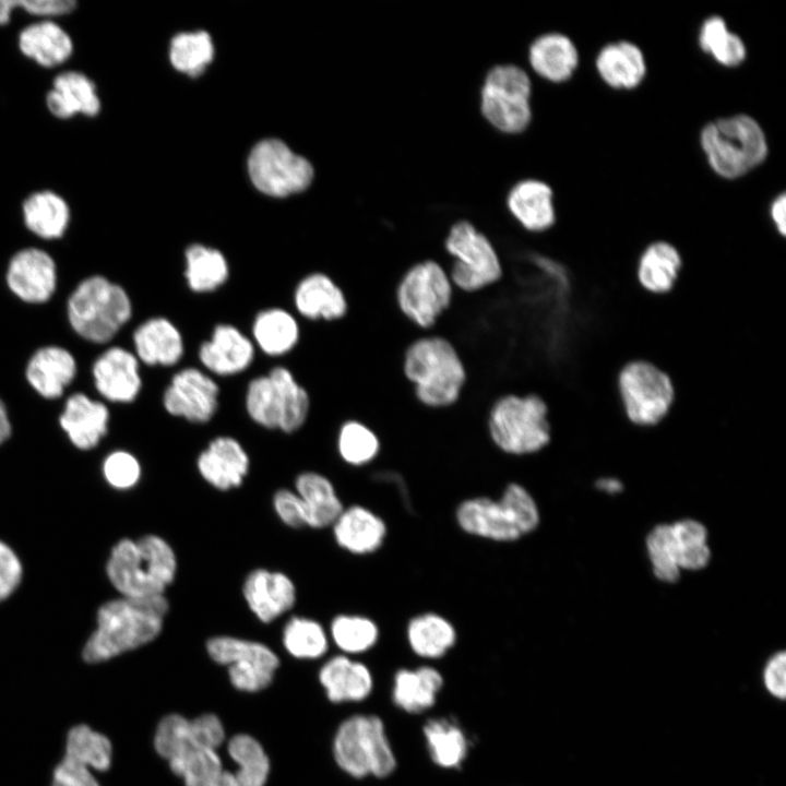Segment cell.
Segmentation results:
<instances>
[{
    "label": "cell",
    "instance_id": "30bf717a",
    "mask_svg": "<svg viewBox=\"0 0 786 786\" xmlns=\"http://www.w3.org/2000/svg\"><path fill=\"white\" fill-rule=\"evenodd\" d=\"M443 247L452 259L446 273L455 289L474 294L501 281L503 266L496 246L471 222H455Z\"/></svg>",
    "mask_w": 786,
    "mask_h": 786
},
{
    "label": "cell",
    "instance_id": "f907efd6",
    "mask_svg": "<svg viewBox=\"0 0 786 786\" xmlns=\"http://www.w3.org/2000/svg\"><path fill=\"white\" fill-rule=\"evenodd\" d=\"M246 408L250 418L261 427L279 429L281 397L278 389L271 378L264 374L252 379L247 389Z\"/></svg>",
    "mask_w": 786,
    "mask_h": 786
},
{
    "label": "cell",
    "instance_id": "9c48e42d",
    "mask_svg": "<svg viewBox=\"0 0 786 786\" xmlns=\"http://www.w3.org/2000/svg\"><path fill=\"white\" fill-rule=\"evenodd\" d=\"M132 315L127 291L103 276H92L79 284L68 301V317L73 330L94 343L111 340Z\"/></svg>",
    "mask_w": 786,
    "mask_h": 786
},
{
    "label": "cell",
    "instance_id": "b9f144b4",
    "mask_svg": "<svg viewBox=\"0 0 786 786\" xmlns=\"http://www.w3.org/2000/svg\"><path fill=\"white\" fill-rule=\"evenodd\" d=\"M252 334L262 352L269 356H281L298 343L299 325L288 311L270 308L257 314Z\"/></svg>",
    "mask_w": 786,
    "mask_h": 786
},
{
    "label": "cell",
    "instance_id": "484cf974",
    "mask_svg": "<svg viewBox=\"0 0 786 786\" xmlns=\"http://www.w3.org/2000/svg\"><path fill=\"white\" fill-rule=\"evenodd\" d=\"M595 69L610 88L631 91L639 87L647 74V61L641 47L627 39L605 44L595 57Z\"/></svg>",
    "mask_w": 786,
    "mask_h": 786
},
{
    "label": "cell",
    "instance_id": "ac0fdd59",
    "mask_svg": "<svg viewBox=\"0 0 786 786\" xmlns=\"http://www.w3.org/2000/svg\"><path fill=\"white\" fill-rule=\"evenodd\" d=\"M242 596L260 622L271 623L294 608L297 588L286 573L257 568L245 577Z\"/></svg>",
    "mask_w": 786,
    "mask_h": 786
},
{
    "label": "cell",
    "instance_id": "8fae6325",
    "mask_svg": "<svg viewBox=\"0 0 786 786\" xmlns=\"http://www.w3.org/2000/svg\"><path fill=\"white\" fill-rule=\"evenodd\" d=\"M618 398L629 424L653 428L668 416L676 389L669 374L651 361L631 360L622 366L616 379Z\"/></svg>",
    "mask_w": 786,
    "mask_h": 786
},
{
    "label": "cell",
    "instance_id": "f5cc1de1",
    "mask_svg": "<svg viewBox=\"0 0 786 786\" xmlns=\"http://www.w3.org/2000/svg\"><path fill=\"white\" fill-rule=\"evenodd\" d=\"M274 512L283 524L298 529L307 526L303 503L294 489L279 488L272 498Z\"/></svg>",
    "mask_w": 786,
    "mask_h": 786
},
{
    "label": "cell",
    "instance_id": "4316f807",
    "mask_svg": "<svg viewBox=\"0 0 786 786\" xmlns=\"http://www.w3.org/2000/svg\"><path fill=\"white\" fill-rule=\"evenodd\" d=\"M201 364L217 376H233L246 370L254 359V346L249 337L230 324L214 327L211 340L199 349Z\"/></svg>",
    "mask_w": 786,
    "mask_h": 786
},
{
    "label": "cell",
    "instance_id": "94428289",
    "mask_svg": "<svg viewBox=\"0 0 786 786\" xmlns=\"http://www.w3.org/2000/svg\"><path fill=\"white\" fill-rule=\"evenodd\" d=\"M597 487L609 493H616L622 489L621 483L616 478H602L597 483Z\"/></svg>",
    "mask_w": 786,
    "mask_h": 786
},
{
    "label": "cell",
    "instance_id": "836d02e7",
    "mask_svg": "<svg viewBox=\"0 0 786 786\" xmlns=\"http://www.w3.org/2000/svg\"><path fill=\"white\" fill-rule=\"evenodd\" d=\"M136 358L146 365H176L184 353L183 338L176 325L166 318H152L133 333Z\"/></svg>",
    "mask_w": 786,
    "mask_h": 786
},
{
    "label": "cell",
    "instance_id": "4fadbf2b",
    "mask_svg": "<svg viewBox=\"0 0 786 786\" xmlns=\"http://www.w3.org/2000/svg\"><path fill=\"white\" fill-rule=\"evenodd\" d=\"M532 82L515 64H498L486 74L480 108L487 121L504 133L524 131L532 120Z\"/></svg>",
    "mask_w": 786,
    "mask_h": 786
},
{
    "label": "cell",
    "instance_id": "9a60e30c",
    "mask_svg": "<svg viewBox=\"0 0 786 786\" xmlns=\"http://www.w3.org/2000/svg\"><path fill=\"white\" fill-rule=\"evenodd\" d=\"M210 658L227 667L233 687L243 692L267 688L279 667L277 654L266 644L233 635H216L206 641Z\"/></svg>",
    "mask_w": 786,
    "mask_h": 786
},
{
    "label": "cell",
    "instance_id": "74e56055",
    "mask_svg": "<svg viewBox=\"0 0 786 786\" xmlns=\"http://www.w3.org/2000/svg\"><path fill=\"white\" fill-rule=\"evenodd\" d=\"M406 640L413 654L428 660L444 657L457 640L456 629L437 612L413 617L406 627Z\"/></svg>",
    "mask_w": 786,
    "mask_h": 786
},
{
    "label": "cell",
    "instance_id": "44dd1931",
    "mask_svg": "<svg viewBox=\"0 0 786 786\" xmlns=\"http://www.w3.org/2000/svg\"><path fill=\"white\" fill-rule=\"evenodd\" d=\"M56 282L55 262L44 250L23 249L10 261L7 272L8 286L26 302L47 301L55 291Z\"/></svg>",
    "mask_w": 786,
    "mask_h": 786
},
{
    "label": "cell",
    "instance_id": "d4e9b609",
    "mask_svg": "<svg viewBox=\"0 0 786 786\" xmlns=\"http://www.w3.org/2000/svg\"><path fill=\"white\" fill-rule=\"evenodd\" d=\"M93 377L97 391L110 402L134 401L142 385L136 356L122 347L103 353L93 366Z\"/></svg>",
    "mask_w": 786,
    "mask_h": 786
},
{
    "label": "cell",
    "instance_id": "91938a15",
    "mask_svg": "<svg viewBox=\"0 0 786 786\" xmlns=\"http://www.w3.org/2000/svg\"><path fill=\"white\" fill-rule=\"evenodd\" d=\"M11 434V424L3 402L0 400V444Z\"/></svg>",
    "mask_w": 786,
    "mask_h": 786
},
{
    "label": "cell",
    "instance_id": "cb8c5ba5",
    "mask_svg": "<svg viewBox=\"0 0 786 786\" xmlns=\"http://www.w3.org/2000/svg\"><path fill=\"white\" fill-rule=\"evenodd\" d=\"M683 269V257L678 247L659 238L647 242L635 263V279L639 287L654 296L672 291Z\"/></svg>",
    "mask_w": 786,
    "mask_h": 786
},
{
    "label": "cell",
    "instance_id": "8992f818",
    "mask_svg": "<svg viewBox=\"0 0 786 786\" xmlns=\"http://www.w3.org/2000/svg\"><path fill=\"white\" fill-rule=\"evenodd\" d=\"M458 526L467 534L493 541H515L539 525L538 505L517 483L509 484L499 499L475 497L455 511Z\"/></svg>",
    "mask_w": 786,
    "mask_h": 786
},
{
    "label": "cell",
    "instance_id": "83f0119b",
    "mask_svg": "<svg viewBox=\"0 0 786 786\" xmlns=\"http://www.w3.org/2000/svg\"><path fill=\"white\" fill-rule=\"evenodd\" d=\"M507 205L515 221L528 233H546L556 224L553 192L541 180L525 179L515 183L509 191Z\"/></svg>",
    "mask_w": 786,
    "mask_h": 786
},
{
    "label": "cell",
    "instance_id": "60d3db41",
    "mask_svg": "<svg viewBox=\"0 0 786 786\" xmlns=\"http://www.w3.org/2000/svg\"><path fill=\"white\" fill-rule=\"evenodd\" d=\"M22 211L26 227L46 239L61 237L70 221L67 202L52 191L31 194L24 201Z\"/></svg>",
    "mask_w": 786,
    "mask_h": 786
},
{
    "label": "cell",
    "instance_id": "7402d4cb",
    "mask_svg": "<svg viewBox=\"0 0 786 786\" xmlns=\"http://www.w3.org/2000/svg\"><path fill=\"white\" fill-rule=\"evenodd\" d=\"M319 682L331 703H360L374 690V677L364 662L338 654L329 658L319 670Z\"/></svg>",
    "mask_w": 786,
    "mask_h": 786
},
{
    "label": "cell",
    "instance_id": "7dc6e473",
    "mask_svg": "<svg viewBox=\"0 0 786 786\" xmlns=\"http://www.w3.org/2000/svg\"><path fill=\"white\" fill-rule=\"evenodd\" d=\"M336 449L346 464L362 466L373 462L382 448L374 430L359 420L347 419L338 429Z\"/></svg>",
    "mask_w": 786,
    "mask_h": 786
},
{
    "label": "cell",
    "instance_id": "d6a6232c",
    "mask_svg": "<svg viewBox=\"0 0 786 786\" xmlns=\"http://www.w3.org/2000/svg\"><path fill=\"white\" fill-rule=\"evenodd\" d=\"M227 751L234 770H222L211 786H265L270 775V759L262 745L248 734H237L228 740Z\"/></svg>",
    "mask_w": 786,
    "mask_h": 786
},
{
    "label": "cell",
    "instance_id": "ab89813d",
    "mask_svg": "<svg viewBox=\"0 0 786 786\" xmlns=\"http://www.w3.org/2000/svg\"><path fill=\"white\" fill-rule=\"evenodd\" d=\"M700 49L724 68L741 66L748 55L740 35L733 32L726 20L717 14L705 17L698 32Z\"/></svg>",
    "mask_w": 786,
    "mask_h": 786
},
{
    "label": "cell",
    "instance_id": "1f68e13d",
    "mask_svg": "<svg viewBox=\"0 0 786 786\" xmlns=\"http://www.w3.org/2000/svg\"><path fill=\"white\" fill-rule=\"evenodd\" d=\"M528 61L540 78L551 83H563L577 70L580 53L568 35L549 32L532 41L528 48Z\"/></svg>",
    "mask_w": 786,
    "mask_h": 786
},
{
    "label": "cell",
    "instance_id": "c3c4849f",
    "mask_svg": "<svg viewBox=\"0 0 786 786\" xmlns=\"http://www.w3.org/2000/svg\"><path fill=\"white\" fill-rule=\"evenodd\" d=\"M269 374L274 380L281 396L282 417L279 430L285 433L295 432L305 424L308 417L310 408L309 394L285 367L277 366Z\"/></svg>",
    "mask_w": 786,
    "mask_h": 786
},
{
    "label": "cell",
    "instance_id": "5b68a950",
    "mask_svg": "<svg viewBox=\"0 0 786 786\" xmlns=\"http://www.w3.org/2000/svg\"><path fill=\"white\" fill-rule=\"evenodd\" d=\"M332 754L341 771L355 779L384 781L398 767L388 726L376 713H357L343 719L333 737Z\"/></svg>",
    "mask_w": 786,
    "mask_h": 786
},
{
    "label": "cell",
    "instance_id": "816d5d0a",
    "mask_svg": "<svg viewBox=\"0 0 786 786\" xmlns=\"http://www.w3.org/2000/svg\"><path fill=\"white\" fill-rule=\"evenodd\" d=\"M102 474L105 481L116 490H129L141 480L140 461L130 452L117 450L109 453L103 464Z\"/></svg>",
    "mask_w": 786,
    "mask_h": 786
},
{
    "label": "cell",
    "instance_id": "680465c9",
    "mask_svg": "<svg viewBox=\"0 0 786 786\" xmlns=\"http://www.w3.org/2000/svg\"><path fill=\"white\" fill-rule=\"evenodd\" d=\"M769 218L775 233L784 238L786 235V198L784 192L772 200L769 206Z\"/></svg>",
    "mask_w": 786,
    "mask_h": 786
},
{
    "label": "cell",
    "instance_id": "d590c367",
    "mask_svg": "<svg viewBox=\"0 0 786 786\" xmlns=\"http://www.w3.org/2000/svg\"><path fill=\"white\" fill-rule=\"evenodd\" d=\"M76 364L64 348L47 346L39 348L29 359L26 378L29 384L44 397H59L73 380Z\"/></svg>",
    "mask_w": 786,
    "mask_h": 786
},
{
    "label": "cell",
    "instance_id": "ee69618b",
    "mask_svg": "<svg viewBox=\"0 0 786 786\" xmlns=\"http://www.w3.org/2000/svg\"><path fill=\"white\" fill-rule=\"evenodd\" d=\"M285 651L297 659H318L326 654L330 638L325 628L315 619L295 615L288 618L282 630Z\"/></svg>",
    "mask_w": 786,
    "mask_h": 786
},
{
    "label": "cell",
    "instance_id": "6f0895ef",
    "mask_svg": "<svg viewBox=\"0 0 786 786\" xmlns=\"http://www.w3.org/2000/svg\"><path fill=\"white\" fill-rule=\"evenodd\" d=\"M73 0H15V9L39 16H55L71 12L75 7Z\"/></svg>",
    "mask_w": 786,
    "mask_h": 786
},
{
    "label": "cell",
    "instance_id": "52a82bcc",
    "mask_svg": "<svg viewBox=\"0 0 786 786\" xmlns=\"http://www.w3.org/2000/svg\"><path fill=\"white\" fill-rule=\"evenodd\" d=\"M487 431L498 451L513 456L539 453L552 441L548 406L537 394H507L496 400L488 413Z\"/></svg>",
    "mask_w": 786,
    "mask_h": 786
},
{
    "label": "cell",
    "instance_id": "e575fe53",
    "mask_svg": "<svg viewBox=\"0 0 786 786\" xmlns=\"http://www.w3.org/2000/svg\"><path fill=\"white\" fill-rule=\"evenodd\" d=\"M46 104L49 111L61 119L76 114L96 116L100 109L95 84L79 71L58 74L47 94Z\"/></svg>",
    "mask_w": 786,
    "mask_h": 786
},
{
    "label": "cell",
    "instance_id": "e0dca14e",
    "mask_svg": "<svg viewBox=\"0 0 786 786\" xmlns=\"http://www.w3.org/2000/svg\"><path fill=\"white\" fill-rule=\"evenodd\" d=\"M217 383L196 368L176 372L163 395L168 414L190 422L204 424L212 419L218 407Z\"/></svg>",
    "mask_w": 786,
    "mask_h": 786
},
{
    "label": "cell",
    "instance_id": "f1b7e54d",
    "mask_svg": "<svg viewBox=\"0 0 786 786\" xmlns=\"http://www.w3.org/2000/svg\"><path fill=\"white\" fill-rule=\"evenodd\" d=\"M294 301L298 312L310 320L340 321L348 312L343 288L325 273L303 277L296 287Z\"/></svg>",
    "mask_w": 786,
    "mask_h": 786
},
{
    "label": "cell",
    "instance_id": "ba28073f",
    "mask_svg": "<svg viewBox=\"0 0 786 786\" xmlns=\"http://www.w3.org/2000/svg\"><path fill=\"white\" fill-rule=\"evenodd\" d=\"M225 740L219 717L206 713L189 719L180 714L164 716L155 730V751L178 777L204 765L217 754Z\"/></svg>",
    "mask_w": 786,
    "mask_h": 786
},
{
    "label": "cell",
    "instance_id": "7c38bea8",
    "mask_svg": "<svg viewBox=\"0 0 786 786\" xmlns=\"http://www.w3.org/2000/svg\"><path fill=\"white\" fill-rule=\"evenodd\" d=\"M647 555L654 575L672 583L681 570H700L707 565L711 550L705 526L691 519L655 526L646 538Z\"/></svg>",
    "mask_w": 786,
    "mask_h": 786
},
{
    "label": "cell",
    "instance_id": "3957f363",
    "mask_svg": "<svg viewBox=\"0 0 786 786\" xmlns=\"http://www.w3.org/2000/svg\"><path fill=\"white\" fill-rule=\"evenodd\" d=\"M699 143L708 167L726 180H736L750 174L769 155L764 129L747 114H734L708 121L700 131Z\"/></svg>",
    "mask_w": 786,
    "mask_h": 786
},
{
    "label": "cell",
    "instance_id": "ffe728a7",
    "mask_svg": "<svg viewBox=\"0 0 786 786\" xmlns=\"http://www.w3.org/2000/svg\"><path fill=\"white\" fill-rule=\"evenodd\" d=\"M444 682L442 672L434 666L401 667L392 677V705L408 716H419L437 705Z\"/></svg>",
    "mask_w": 786,
    "mask_h": 786
},
{
    "label": "cell",
    "instance_id": "6125c7cd",
    "mask_svg": "<svg viewBox=\"0 0 786 786\" xmlns=\"http://www.w3.org/2000/svg\"><path fill=\"white\" fill-rule=\"evenodd\" d=\"M15 9V0H0V25L7 24L12 11Z\"/></svg>",
    "mask_w": 786,
    "mask_h": 786
},
{
    "label": "cell",
    "instance_id": "2e32d148",
    "mask_svg": "<svg viewBox=\"0 0 786 786\" xmlns=\"http://www.w3.org/2000/svg\"><path fill=\"white\" fill-rule=\"evenodd\" d=\"M253 184L272 196H286L305 190L312 180L313 169L303 157L293 153L279 140L258 143L248 159Z\"/></svg>",
    "mask_w": 786,
    "mask_h": 786
},
{
    "label": "cell",
    "instance_id": "8d00e7d4",
    "mask_svg": "<svg viewBox=\"0 0 786 786\" xmlns=\"http://www.w3.org/2000/svg\"><path fill=\"white\" fill-rule=\"evenodd\" d=\"M294 490L303 503L307 527L321 529L332 526L345 508L333 483L318 472L300 473L295 479Z\"/></svg>",
    "mask_w": 786,
    "mask_h": 786
},
{
    "label": "cell",
    "instance_id": "603a6c76",
    "mask_svg": "<svg viewBox=\"0 0 786 786\" xmlns=\"http://www.w3.org/2000/svg\"><path fill=\"white\" fill-rule=\"evenodd\" d=\"M420 733L427 758L437 769H463L471 750V739L454 716L427 717Z\"/></svg>",
    "mask_w": 786,
    "mask_h": 786
},
{
    "label": "cell",
    "instance_id": "f546056e",
    "mask_svg": "<svg viewBox=\"0 0 786 786\" xmlns=\"http://www.w3.org/2000/svg\"><path fill=\"white\" fill-rule=\"evenodd\" d=\"M332 528L336 544L353 555L374 552L382 546L386 535L385 522L360 504L344 508Z\"/></svg>",
    "mask_w": 786,
    "mask_h": 786
},
{
    "label": "cell",
    "instance_id": "11a10c76",
    "mask_svg": "<svg viewBox=\"0 0 786 786\" xmlns=\"http://www.w3.org/2000/svg\"><path fill=\"white\" fill-rule=\"evenodd\" d=\"M762 681L767 693L777 700L784 701L786 696V653L784 651L773 654L763 668Z\"/></svg>",
    "mask_w": 786,
    "mask_h": 786
},
{
    "label": "cell",
    "instance_id": "9f6ffc18",
    "mask_svg": "<svg viewBox=\"0 0 786 786\" xmlns=\"http://www.w3.org/2000/svg\"><path fill=\"white\" fill-rule=\"evenodd\" d=\"M51 786H99L92 770L67 759L56 766Z\"/></svg>",
    "mask_w": 786,
    "mask_h": 786
},
{
    "label": "cell",
    "instance_id": "db71d44e",
    "mask_svg": "<svg viewBox=\"0 0 786 786\" xmlns=\"http://www.w3.org/2000/svg\"><path fill=\"white\" fill-rule=\"evenodd\" d=\"M23 563L15 550L0 539V603L7 600L20 586Z\"/></svg>",
    "mask_w": 786,
    "mask_h": 786
},
{
    "label": "cell",
    "instance_id": "681fc988",
    "mask_svg": "<svg viewBox=\"0 0 786 786\" xmlns=\"http://www.w3.org/2000/svg\"><path fill=\"white\" fill-rule=\"evenodd\" d=\"M214 48L206 32H191L176 35L170 44L172 66L191 76L200 75L212 61Z\"/></svg>",
    "mask_w": 786,
    "mask_h": 786
},
{
    "label": "cell",
    "instance_id": "d6986e66",
    "mask_svg": "<svg viewBox=\"0 0 786 786\" xmlns=\"http://www.w3.org/2000/svg\"><path fill=\"white\" fill-rule=\"evenodd\" d=\"M196 469L211 487L219 491H229L243 484L250 469V458L237 439L219 436L200 452Z\"/></svg>",
    "mask_w": 786,
    "mask_h": 786
},
{
    "label": "cell",
    "instance_id": "bcb514c9",
    "mask_svg": "<svg viewBox=\"0 0 786 786\" xmlns=\"http://www.w3.org/2000/svg\"><path fill=\"white\" fill-rule=\"evenodd\" d=\"M112 747L103 734L87 725L74 726L67 736L63 759L91 770L106 771L111 764Z\"/></svg>",
    "mask_w": 786,
    "mask_h": 786
},
{
    "label": "cell",
    "instance_id": "4dcf8cb0",
    "mask_svg": "<svg viewBox=\"0 0 786 786\" xmlns=\"http://www.w3.org/2000/svg\"><path fill=\"white\" fill-rule=\"evenodd\" d=\"M109 412L105 404L83 393L71 395L59 422L71 443L79 450L95 448L107 433Z\"/></svg>",
    "mask_w": 786,
    "mask_h": 786
},
{
    "label": "cell",
    "instance_id": "6da1fadb",
    "mask_svg": "<svg viewBox=\"0 0 786 786\" xmlns=\"http://www.w3.org/2000/svg\"><path fill=\"white\" fill-rule=\"evenodd\" d=\"M168 611L165 595L106 600L96 610V627L83 646V659L107 662L151 643L163 631Z\"/></svg>",
    "mask_w": 786,
    "mask_h": 786
},
{
    "label": "cell",
    "instance_id": "7bdbcfd3",
    "mask_svg": "<svg viewBox=\"0 0 786 786\" xmlns=\"http://www.w3.org/2000/svg\"><path fill=\"white\" fill-rule=\"evenodd\" d=\"M187 284L192 291L210 293L228 278L229 269L224 254L217 249L192 245L186 250Z\"/></svg>",
    "mask_w": 786,
    "mask_h": 786
},
{
    "label": "cell",
    "instance_id": "277c9868",
    "mask_svg": "<svg viewBox=\"0 0 786 786\" xmlns=\"http://www.w3.org/2000/svg\"><path fill=\"white\" fill-rule=\"evenodd\" d=\"M403 373L413 384L418 402L430 408L456 403L466 382V370L456 348L439 335L422 336L406 348Z\"/></svg>",
    "mask_w": 786,
    "mask_h": 786
},
{
    "label": "cell",
    "instance_id": "7a4b0ae2",
    "mask_svg": "<svg viewBox=\"0 0 786 786\" xmlns=\"http://www.w3.org/2000/svg\"><path fill=\"white\" fill-rule=\"evenodd\" d=\"M178 571L175 549L164 537L145 534L123 537L109 550L105 573L119 596L146 598L165 595Z\"/></svg>",
    "mask_w": 786,
    "mask_h": 786
},
{
    "label": "cell",
    "instance_id": "5bb4252c",
    "mask_svg": "<svg viewBox=\"0 0 786 786\" xmlns=\"http://www.w3.org/2000/svg\"><path fill=\"white\" fill-rule=\"evenodd\" d=\"M454 287L445 270L433 260L410 266L401 277L395 300L401 313L420 330L436 325L453 299Z\"/></svg>",
    "mask_w": 786,
    "mask_h": 786
},
{
    "label": "cell",
    "instance_id": "f6af8a7d",
    "mask_svg": "<svg viewBox=\"0 0 786 786\" xmlns=\"http://www.w3.org/2000/svg\"><path fill=\"white\" fill-rule=\"evenodd\" d=\"M329 638L342 654H365L376 646L380 631L377 623L362 615L340 614L329 627Z\"/></svg>",
    "mask_w": 786,
    "mask_h": 786
},
{
    "label": "cell",
    "instance_id": "f35d334b",
    "mask_svg": "<svg viewBox=\"0 0 786 786\" xmlns=\"http://www.w3.org/2000/svg\"><path fill=\"white\" fill-rule=\"evenodd\" d=\"M20 50L44 67H55L72 53L70 35L57 23L44 20L27 25L19 35Z\"/></svg>",
    "mask_w": 786,
    "mask_h": 786
}]
</instances>
